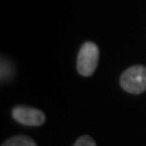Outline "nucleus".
Returning a JSON list of instances; mask_svg holds the SVG:
<instances>
[{"label":"nucleus","instance_id":"nucleus-1","mask_svg":"<svg viewBox=\"0 0 146 146\" xmlns=\"http://www.w3.org/2000/svg\"><path fill=\"white\" fill-rule=\"evenodd\" d=\"M121 86L130 94H141L146 90V67L131 66L121 76Z\"/></svg>","mask_w":146,"mask_h":146},{"label":"nucleus","instance_id":"nucleus-2","mask_svg":"<svg viewBox=\"0 0 146 146\" xmlns=\"http://www.w3.org/2000/svg\"><path fill=\"white\" fill-rule=\"evenodd\" d=\"M99 63V48L95 43L86 42L82 45L77 57V70L83 77H89L95 72Z\"/></svg>","mask_w":146,"mask_h":146},{"label":"nucleus","instance_id":"nucleus-3","mask_svg":"<svg viewBox=\"0 0 146 146\" xmlns=\"http://www.w3.org/2000/svg\"><path fill=\"white\" fill-rule=\"evenodd\" d=\"M12 117L20 124L29 127H39L44 124L46 119L44 112L38 108L28 106H16L12 110Z\"/></svg>","mask_w":146,"mask_h":146},{"label":"nucleus","instance_id":"nucleus-4","mask_svg":"<svg viewBox=\"0 0 146 146\" xmlns=\"http://www.w3.org/2000/svg\"><path fill=\"white\" fill-rule=\"evenodd\" d=\"M1 146H36L35 141L26 135H16L5 140Z\"/></svg>","mask_w":146,"mask_h":146},{"label":"nucleus","instance_id":"nucleus-5","mask_svg":"<svg viewBox=\"0 0 146 146\" xmlns=\"http://www.w3.org/2000/svg\"><path fill=\"white\" fill-rule=\"evenodd\" d=\"M73 146H96V144H95V141L91 136L83 135V136H80V138L77 139V141Z\"/></svg>","mask_w":146,"mask_h":146}]
</instances>
